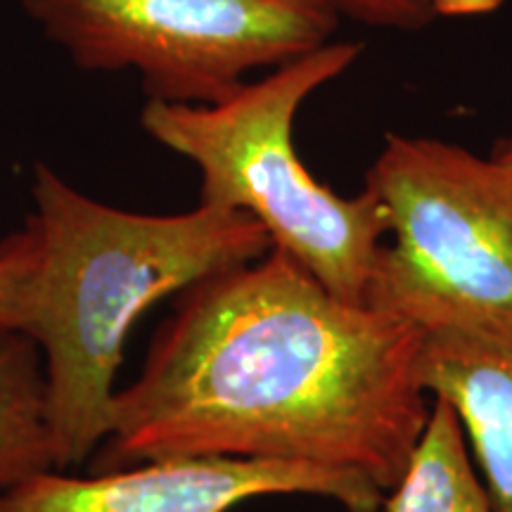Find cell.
<instances>
[{
  "mask_svg": "<svg viewBox=\"0 0 512 512\" xmlns=\"http://www.w3.org/2000/svg\"><path fill=\"white\" fill-rule=\"evenodd\" d=\"M422 339L271 247L181 292L138 380L114 394L91 472L176 456L283 460L356 472L387 494L432 411Z\"/></svg>",
  "mask_w": 512,
  "mask_h": 512,
  "instance_id": "1",
  "label": "cell"
},
{
  "mask_svg": "<svg viewBox=\"0 0 512 512\" xmlns=\"http://www.w3.org/2000/svg\"><path fill=\"white\" fill-rule=\"evenodd\" d=\"M31 197L19 332L41 351L55 470L64 472L88 463L107 437L124 344L140 316L261 259L271 238L252 216L202 202L171 216L110 207L46 164H36Z\"/></svg>",
  "mask_w": 512,
  "mask_h": 512,
  "instance_id": "2",
  "label": "cell"
},
{
  "mask_svg": "<svg viewBox=\"0 0 512 512\" xmlns=\"http://www.w3.org/2000/svg\"><path fill=\"white\" fill-rule=\"evenodd\" d=\"M358 43H328L275 67L211 105L150 100L143 128L190 159L202 178L200 202L252 216L325 290L366 304L389 221L368 188L342 197L318 183L294 150L292 128L313 91L361 57Z\"/></svg>",
  "mask_w": 512,
  "mask_h": 512,
  "instance_id": "3",
  "label": "cell"
},
{
  "mask_svg": "<svg viewBox=\"0 0 512 512\" xmlns=\"http://www.w3.org/2000/svg\"><path fill=\"white\" fill-rule=\"evenodd\" d=\"M366 188L389 221L366 304L422 330L512 325V166L387 136Z\"/></svg>",
  "mask_w": 512,
  "mask_h": 512,
  "instance_id": "4",
  "label": "cell"
},
{
  "mask_svg": "<svg viewBox=\"0 0 512 512\" xmlns=\"http://www.w3.org/2000/svg\"><path fill=\"white\" fill-rule=\"evenodd\" d=\"M50 41L91 72L133 69L150 100L211 105L242 76L328 46L332 0H24Z\"/></svg>",
  "mask_w": 512,
  "mask_h": 512,
  "instance_id": "5",
  "label": "cell"
},
{
  "mask_svg": "<svg viewBox=\"0 0 512 512\" xmlns=\"http://www.w3.org/2000/svg\"><path fill=\"white\" fill-rule=\"evenodd\" d=\"M264 496H318L347 512H380L373 479L283 460L176 456L74 477L50 470L0 491V512H230Z\"/></svg>",
  "mask_w": 512,
  "mask_h": 512,
  "instance_id": "6",
  "label": "cell"
},
{
  "mask_svg": "<svg viewBox=\"0 0 512 512\" xmlns=\"http://www.w3.org/2000/svg\"><path fill=\"white\" fill-rule=\"evenodd\" d=\"M420 380L458 415L491 512H512V325L425 330Z\"/></svg>",
  "mask_w": 512,
  "mask_h": 512,
  "instance_id": "7",
  "label": "cell"
},
{
  "mask_svg": "<svg viewBox=\"0 0 512 512\" xmlns=\"http://www.w3.org/2000/svg\"><path fill=\"white\" fill-rule=\"evenodd\" d=\"M55 470L41 351L27 335L0 328V491Z\"/></svg>",
  "mask_w": 512,
  "mask_h": 512,
  "instance_id": "8",
  "label": "cell"
},
{
  "mask_svg": "<svg viewBox=\"0 0 512 512\" xmlns=\"http://www.w3.org/2000/svg\"><path fill=\"white\" fill-rule=\"evenodd\" d=\"M384 512H491L458 415L444 399L432 411L399 482L384 494Z\"/></svg>",
  "mask_w": 512,
  "mask_h": 512,
  "instance_id": "9",
  "label": "cell"
},
{
  "mask_svg": "<svg viewBox=\"0 0 512 512\" xmlns=\"http://www.w3.org/2000/svg\"><path fill=\"white\" fill-rule=\"evenodd\" d=\"M342 17L368 27L418 31L453 17H477L494 12L503 0H332Z\"/></svg>",
  "mask_w": 512,
  "mask_h": 512,
  "instance_id": "10",
  "label": "cell"
},
{
  "mask_svg": "<svg viewBox=\"0 0 512 512\" xmlns=\"http://www.w3.org/2000/svg\"><path fill=\"white\" fill-rule=\"evenodd\" d=\"M31 271V247L24 230L0 242V328L19 332Z\"/></svg>",
  "mask_w": 512,
  "mask_h": 512,
  "instance_id": "11",
  "label": "cell"
},
{
  "mask_svg": "<svg viewBox=\"0 0 512 512\" xmlns=\"http://www.w3.org/2000/svg\"><path fill=\"white\" fill-rule=\"evenodd\" d=\"M494 157H496V159H501V162H505V164H510V166H512V136L503 138L501 143L496 145Z\"/></svg>",
  "mask_w": 512,
  "mask_h": 512,
  "instance_id": "12",
  "label": "cell"
}]
</instances>
